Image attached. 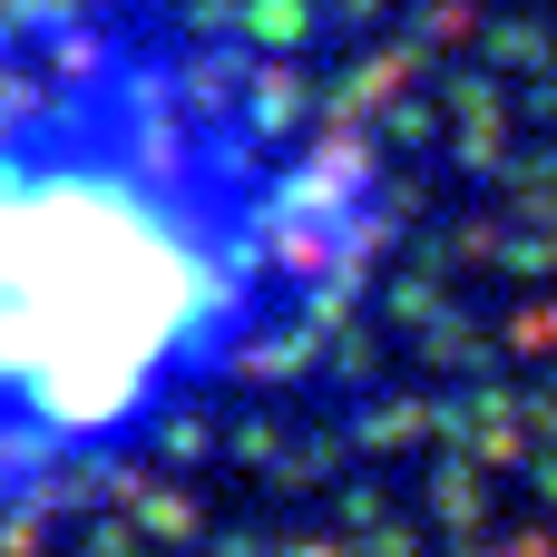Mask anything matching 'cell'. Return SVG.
<instances>
[{
	"label": "cell",
	"mask_w": 557,
	"mask_h": 557,
	"mask_svg": "<svg viewBox=\"0 0 557 557\" xmlns=\"http://www.w3.org/2000/svg\"><path fill=\"white\" fill-rule=\"evenodd\" d=\"M206 304V245L117 147L0 137V392L20 421H98L157 382Z\"/></svg>",
	"instance_id": "6da1fadb"
}]
</instances>
